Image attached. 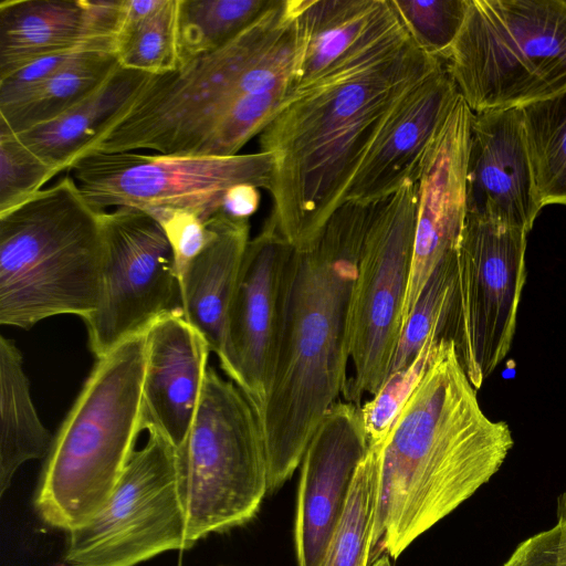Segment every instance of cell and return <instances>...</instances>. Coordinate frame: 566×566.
<instances>
[{"label": "cell", "mask_w": 566, "mask_h": 566, "mask_svg": "<svg viewBox=\"0 0 566 566\" xmlns=\"http://www.w3.org/2000/svg\"><path fill=\"white\" fill-rule=\"evenodd\" d=\"M210 352L184 314L164 316L147 329L140 431L182 446L200 405Z\"/></svg>", "instance_id": "19"}, {"label": "cell", "mask_w": 566, "mask_h": 566, "mask_svg": "<svg viewBox=\"0 0 566 566\" xmlns=\"http://www.w3.org/2000/svg\"><path fill=\"white\" fill-rule=\"evenodd\" d=\"M373 208L344 201L314 238L293 245L274 375L261 418L269 492L291 479L346 386L352 294Z\"/></svg>", "instance_id": "4"}, {"label": "cell", "mask_w": 566, "mask_h": 566, "mask_svg": "<svg viewBox=\"0 0 566 566\" xmlns=\"http://www.w3.org/2000/svg\"><path fill=\"white\" fill-rule=\"evenodd\" d=\"M442 63L417 45L400 19L297 90L259 135L260 151L273 158L269 219L293 245L321 231L391 111Z\"/></svg>", "instance_id": "1"}, {"label": "cell", "mask_w": 566, "mask_h": 566, "mask_svg": "<svg viewBox=\"0 0 566 566\" xmlns=\"http://www.w3.org/2000/svg\"><path fill=\"white\" fill-rule=\"evenodd\" d=\"M367 451L361 407L337 400L300 464L294 528L298 566H319Z\"/></svg>", "instance_id": "16"}, {"label": "cell", "mask_w": 566, "mask_h": 566, "mask_svg": "<svg viewBox=\"0 0 566 566\" xmlns=\"http://www.w3.org/2000/svg\"><path fill=\"white\" fill-rule=\"evenodd\" d=\"M455 266L457 252L444 258L429 277L401 332L389 375L410 365L432 335L444 337Z\"/></svg>", "instance_id": "30"}, {"label": "cell", "mask_w": 566, "mask_h": 566, "mask_svg": "<svg viewBox=\"0 0 566 566\" xmlns=\"http://www.w3.org/2000/svg\"><path fill=\"white\" fill-rule=\"evenodd\" d=\"M69 170L96 211L119 207L145 212L185 210L207 222L221 211L232 187L249 184L269 190L273 158L264 151L230 157L92 153Z\"/></svg>", "instance_id": "11"}, {"label": "cell", "mask_w": 566, "mask_h": 566, "mask_svg": "<svg viewBox=\"0 0 566 566\" xmlns=\"http://www.w3.org/2000/svg\"><path fill=\"white\" fill-rule=\"evenodd\" d=\"M119 67L115 52L80 53L17 102L0 107V128L20 134L59 117L92 95Z\"/></svg>", "instance_id": "25"}, {"label": "cell", "mask_w": 566, "mask_h": 566, "mask_svg": "<svg viewBox=\"0 0 566 566\" xmlns=\"http://www.w3.org/2000/svg\"><path fill=\"white\" fill-rule=\"evenodd\" d=\"M150 74L119 67L92 95L59 117L17 134L59 174L78 159L132 101Z\"/></svg>", "instance_id": "23"}, {"label": "cell", "mask_w": 566, "mask_h": 566, "mask_svg": "<svg viewBox=\"0 0 566 566\" xmlns=\"http://www.w3.org/2000/svg\"><path fill=\"white\" fill-rule=\"evenodd\" d=\"M417 45L444 62L461 28L470 0H391Z\"/></svg>", "instance_id": "31"}, {"label": "cell", "mask_w": 566, "mask_h": 566, "mask_svg": "<svg viewBox=\"0 0 566 566\" xmlns=\"http://www.w3.org/2000/svg\"><path fill=\"white\" fill-rule=\"evenodd\" d=\"M101 219L104 255L98 300L83 319L97 359L144 335L161 317L182 314L175 255L160 223L128 207L102 211Z\"/></svg>", "instance_id": "13"}, {"label": "cell", "mask_w": 566, "mask_h": 566, "mask_svg": "<svg viewBox=\"0 0 566 566\" xmlns=\"http://www.w3.org/2000/svg\"><path fill=\"white\" fill-rule=\"evenodd\" d=\"M459 96L444 63L410 88L376 135L344 201L373 205L416 179L427 148Z\"/></svg>", "instance_id": "18"}, {"label": "cell", "mask_w": 566, "mask_h": 566, "mask_svg": "<svg viewBox=\"0 0 566 566\" xmlns=\"http://www.w3.org/2000/svg\"><path fill=\"white\" fill-rule=\"evenodd\" d=\"M207 223L212 237L179 276V283L184 317L218 356L250 241V221L219 211Z\"/></svg>", "instance_id": "22"}, {"label": "cell", "mask_w": 566, "mask_h": 566, "mask_svg": "<svg viewBox=\"0 0 566 566\" xmlns=\"http://www.w3.org/2000/svg\"><path fill=\"white\" fill-rule=\"evenodd\" d=\"M369 566V565H368Z\"/></svg>", "instance_id": "38"}, {"label": "cell", "mask_w": 566, "mask_h": 566, "mask_svg": "<svg viewBox=\"0 0 566 566\" xmlns=\"http://www.w3.org/2000/svg\"><path fill=\"white\" fill-rule=\"evenodd\" d=\"M189 549L178 491L177 449L158 433L132 453L103 509L67 533L69 566H136Z\"/></svg>", "instance_id": "12"}, {"label": "cell", "mask_w": 566, "mask_h": 566, "mask_svg": "<svg viewBox=\"0 0 566 566\" xmlns=\"http://www.w3.org/2000/svg\"><path fill=\"white\" fill-rule=\"evenodd\" d=\"M260 203L259 188L242 184L226 193L221 211L233 218L250 219Z\"/></svg>", "instance_id": "36"}, {"label": "cell", "mask_w": 566, "mask_h": 566, "mask_svg": "<svg viewBox=\"0 0 566 566\" xmlns=\"http://www.w3.org/2000/svg\"><path fill=\"white\" fill-rule=\"evenodd\" d=\"M102 211L66 175L0 213V323L30 329L96 308L104 255Z\"/></svg>", "instance_id": "5"}, {"label": "cell", "mask_w": 566, "mask_h": 566, "mask_svg": "<svg viewBox=\"0 0 566 566\" xmlns=\"http://www.w3.org/2000/svg\"><path fill=\"white\" fill-rule=\"evenodd\" d=\"M176 449L189 548L255 516L269 493L261 422L244 392L210 366L190 432Z\"/></svg>", "instance_id": "8"}, {"label": "cell", "mask_w": 566, "mask_h": 566, "mask_svg": "<svg viewBox=\"0 0 566 566\" xmlns=\"http://www.w3.org/2000/svg\"><path fill=\"white\" fill-rule=\"evenodd\" d=\"M473 113L566 91L565 0H470L444 61Z\"/></svg>", "instance_id": "7"}, {"label": "cell", "mask_w": 566, "mask_h": 566, "mask_svg": "<svg viewBox=\"0 0 566 566\" xmlns=\"http://www.w3.org/2000/svg\"><path fill=\"white\" fill-rule=\"evenodd\" d=\"M465 203L468 214L532 230L543 206L520 107L472 114Z\"/></svg>", "instance_id": "17"}, {"label": "cell", "mask_w": 566, "mask_h": 566, "mask_svg": "<svg viewBox=\"0 0 566 566\" xmlns=\"http://www.w3.org/2000/svg\"><path fill=\"white\" fill-rule=\"evenodd\" d=\"M57 174L17 134L0 128V213L32 197Z\"/></svg>", "instance_id": "32"}, {"label": "cell", "mask_w": 566, "mask_h": 566, "mask_svg": "<svg viewBox=\"0 0 566 566\" xmlns=\"http://www.w3.org/2000/svg\"><path fill=\"white\" fill-rule=\"evenodd\" d=\"M514 444L480 407L452 340L440 338L381 441L369 563L397 558L500 470Z\"/></svg>", "instance_id": "3"}, {"label": "cell", "mask_w": 566, "mask_h": 566, "mask_svg": "<svg viewBox=\"0 0 566 566\" xmlns=\"http://www.w3.org/2000/svg\"><path fill=\"white\" fill-rule=\"evenodd\" d=\"M276 1L179 0L178 66L221 48Z\"/></svg>", "instance_id": "27"}, {"label": "cell", "mask_w": 566, "mask_h": 566, "mask_svg": "<svg viewBox=\"0 0 566 566\" xmlns=\"http://www.w3.org/2000/svg\"><path fill=\"white\" fill-rule=\"evenodd\" d=\"M502 566H566V489L557 497L556 523L521 542Z\"/></svg>", "instance_id": "35"}, {"label": "cell", "mask_w": 566, "mask_h": 566, "mask_svg": "<svg viewBox=\"0 0 566 566\" xmlns=\"http://www.w3.org/2000/svg\"><path fill=\"white\" fill-rule=\"evenodd\" d=\"M292 251L293 244L269 218L250 239L218 355L221 368L244 392L260 422L274 375Z\"/></svg>", "instance_id": "14"}, {"label": "cell", "mask_w": 566, "mask_h": 566, "mask_svg": "<svg viewBox=\"0 0 566 566\" xmlns=\"http://www.w3.org/2000/svg\"><path fill=\"white\" fill-rule=\"evenodd\" d=\"M440 338L437 334L432 335L410 365L390 374L378 392L361 405L368 447L381 441L388 432L394 419L424 371L433 347Z\"/></svg>", "instance_id": "33"}, {"label": "cell", "mask_w": 566, "mask_h": 566, "mask_svg": "<svg viewBox=\"0 0 566 566\" xmlns=\"http://www.w3.org/2000/svg\"><path fill=\"white\" fill-rule=\"evenodd\" d=\"M179 0H163L150 14L123 22L115 41L119 65L150 75L178 67Z\"/></svg>", "instance_id": "28"}, {"label": "cell", "mask_w": 566, "mask_h": 566, "mask_svg": "<svg viewBox=\"0 0 566 566\" xmlns=\"http://www.w3.org/2000/svg\"><path fill=\"white\" fill-rule=\"evenodd\" d=\"M298 52L295 1L277 0L221 48L150 75L82 156L238 155L296 94Z\"/></svg>", "instance_id": "2"}, {"label": "cell", "mask_w": 566, "mask_h": 566, "mask_svg": "<svg viewBox=\"0 0 566 566\" xmlns=\"http://www.w3.org/2000/svg\"><path fill=\"white\" fill-rule=\"evenodd\" d=\"M376 499L377 468L367 451L319 566L369 565Z\"/></svg>", "instance_id": "29"}, {"label": "cell", "mask_w": 566, "mask_h": 566, "mask_svg": "<svg viewBox=\"0 0 566 566\" xmlns=\"http://www.w3.org/2000/svg\"><path fill=\"white\" fill-rule=\"evenodd\" d=\"M472 114L459 96L417 170V223L401 332L438 264L457 252L467 216L465 177Z\"/></svg>", "instance_id": "15"}, {"label": "cell", "mask_w": 566, "mask_h": 566, "mask_svg": "<svg viewBox=\"0 0 566 566\" xmlns=\"http://www.w3.org/2000/svg\"><path fill=\"white\" fill-rule=\"evenodd\" d=\"M527 232L465 216L444 337L478 390L507 355L526 279Z\"/></svg>", "instance_id": "10"}, {"label": "cell", "mask_w": 566, "mask_h": 566, "mask_svg": "<svg viewBox=\"0 0 566 566\" xmlns=\"http://www.w3.org/2000/svg\"><path fill=\"white\" fill-rule=\"evenodd\" d=\"M145 334L97 359L48 453L34 499L40 517L71 532L106 504L140 432Z\"/></svg>", "instance_id": "6"}, {"label": "cell", "mask_w": 566, "mask_h": 566, "mask_svg": "<svg viewBox=\"0 0 566 566\" xmlns=\"http://www.w3.org/2000/svg\"><path fill=\"white\" fill-rule=\"evenodd\" d=\"M85 48L115 52V38L99 25L90 0L1 1L0 78L41 57Z\"/></svg>", "instance_id": "20"}, {"label": "cell", "mask_w": 566, "mask_h": 566, "mask_svg": "<svg viewBox=\"0 0 566 566\" xmlns=\"http://www.w3.org/2000/svg\"><path fill=\"white\" fill-rule=\"evenodd\" d=\"M542 206H566V91L520 107Z\"/></svg>", "instance_id": "26"}, {"label": "cell", "mask_w": 566, "mask_h": 566, "mask_svg": "<svg viewBox=\"0 0 566 566\" xmlns=\"http://www.w3.org/2000/svg\"><path fill=\"white\" fill-rule=\"evenodd\" d=\"M147 213L163 227L174 251L179 277L208 244L212 230L207 222L190 211L156 210Z\"/></svg>", "instance_id": "34"}, {"label": "cell", "mask_w": 566, "mask_h": 566, "mask_svg": "<svg viewBox=\"0 0 566 566\" xmlns=\"http://www.w3.org/2000/svg\"><path fill=\"white\" fill-rule=\"evenodd\" d=\"M295 13L297 90L400 22L391 0H295Z\"/></svg>", "instance_id": "21"}, {"label": "cell", "mask_w": 566, "mask_h": 566, "mask_svg": "<svg viewBox=\"0 0 566 566\" xmlns=\"http://www.w3.org/2000/svg\"><path fill=\"white\" fill-rule=\"evenodd\" d=\"M53 439L33 405L23 359L12 339L0 337V494L18 469L49 453Z\"/></svg>", "instance_id": "24"}, {"label": "cell", "mask_w": 566, "mask_h": 566, "mask_svg": "<svg viewBox=\"0 0 566 566\" xmlns=\"http://www.w3.org/2000/svg\"><path fill=\"white\" fill-rule=\"evenodd\" d=\"M369 566H392L390 556L387 554H381L375 560H373Z\"/></svg>", "instance_id": "37"}, {"label": "cell", "mask_w": 566, "mask_h": 566, "mask_svg": "<svg viewBox=\"0 0 566 566\" xmlns=\"http://www.w3.org/2000/svg\"><path fill=\"white\" fill-rule=\"evenodd\" d=\"M418 209V185L407 180L374 203L353 287L349 359L353 377L345 401L361 407L386 381L401 334V313L410 275Z\"/></svg>", "instance_id": "9"}]
</instances>
